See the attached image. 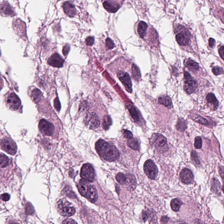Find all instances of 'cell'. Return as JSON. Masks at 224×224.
Segmentation results:
<instances>
[{"label":"cell","instance_id":"1","mask_svg":"<svg viewBox=\"0 0 224 224\" xmlns=\"http://www.w3.org/2000/svg\"><path fill=\"white\" fill-rule=\"evenodd\" d=\"M99 155L107 161L112 162L119 158L120 152L116 147L102 139L98 141L95 145Z\"/></svg>","mask_w":224,"mask_h":224},{"label":"cell","instance_id":"2","mask_svg":"<svg viewBox=\"0 0 224 224\" xmlns=\"http://www.w3.org/2000/svg\"><path fill=\"white\" fill-rule=\"evenodd\" d=\"M57 210L60 215L64 217H71L76 212L75 209L73 204L65 198L57 202Z\"/></svg>","mask_w":224,"mask_h":224},{"label":"cell","instance_id":"3","mask_svg":"<svg viewBox=\"0 0 224 224\" xmlns=\"http://www.w3.org/2000/svg\"><path fill=\"white\" fill-rule=\"evenodd\" d=\"M176 40L177 43L181 46H186L189 43L191 34L183 26L179 25L175 30Z\"/></svg>","mask_w":224,"mask_h":224},{"label":"cell","instance_id":"4","mask_svg":"<svg viewBox=\"0 0 224 224\" xmlns=\"http://www.w3.org/2000/svg\"><path fill=\"white\" fill-rule=\"evenodd\" d=\"M1 148L9 154H15L17 152V147L15 143L10 138L5 137L1 140Z\"/></svg>","mask_w":224,"mask_h":224},{"label":"cell","instance_id":"5","mask_svg":"<svg viewBox=\"0 0 224 224\" xmlns=\"http://www.w3.org/2000/svg\"><path fill=\"white\" fill-rule=\"evenodd\" d=\"M144 170L146 175L152 180L155 179L158 175V168L152 160H148L145 162L144 165Z\"/></svg>","mask_w":224,"mask_h":224},{"label":"cell","instance_id":"6","mask_svg":"<svg viewBox=\"0 0 224 224\" xmlns=\"http://www.w3.org/2000/svg\"><path fill=\"white\" fill-rule=\"evenodd\" d=\"M80 175L82 179L89 182H92L95 178V170L90 164L83 165L81 170Z\"/></svg>","mask_w":224,"mask_h":224},{"label":"cell","instance_id":"7","mask_svg":"<svg viewBox=\"0 0 224 224\" xmlns=\"http://www.w3.org/2000/svg\"><path fill=\"white\" fill-rule=\"evenodd\" d=\"M86 126L90 129H95L99 127L100 120L98 115L95 112L88 113L84 119Z\"/></svg>","mask_w":224,"mask_h":224},{"label":"cell","instance_id":"8","mask_svg":"<svg viewBox=\"0 0 224 224\" xmlns=\"http://www.w3.org/2000/svg\"><path fill=\"white\" fill-rule=\"evenodd\" d=\"M150 143L155 148H163L167 146V139L162 134L154 133L150 139Z\"/></svg>","mask_w":224,"mask_h":224},{"label":"cell","instance_id":"9","mask_svg":"<svg viewBox=\"0 0 224 224\" xmlns=\"http://www.w3.org/2000/svg\"><path fill=\"white\" fill-rule=\"evenodd\" d=\"M5 101L8 107L12 110H17L21 104L20 98L14 93H11L8 95L6 97Z\"/></svg>","mask_w":224,"mask_h":224},{"label":"cell","instance_id":"10","mask_svg":"<svg viewBox=\"0 0 224 224\" xmlns=\"http://www.w3.org/2000/svg\"><path fill=\"white\" fill-rule=\"evenodd\" d=\"M39 129L43 134L51 136L54 131V127L51 123L45 119L41 120L39 123Z\"/></svg>","mask_w":224,"mask_h":224},{"label":"cell","instance_id":"11","mask_svg":"<svg viewBox=\"0 0 224 224\" xmlns=\"http://www.w3.org/2000/svg\"><path fill=\"white\" fill-rule=\"evenodd\" d=\"M117 77L125 86L126 90L129 92H132V83L129 75L127 72L120 71L118 73Z\"/></svg>","mask_w":224,"mask_h":224},{"label":"cell","instance_id":"12","mask_svg":"<svg viewBox=\"0 0 224 224\" xmlns=\"http://www.w3.org/2000/svg\"><path fill=\"white\" fill-rule=\"evenodd\" d=\"M48 63L54 67L60 68L63 66L64 60L58 54H54L49 58Z\"/></svg>","mask_w":224,"mask_h":224},{"label":"cell","instance_id":"13","mask_svg":"<svg viewBox=\"0 0 224 224\" xmlns=\"http://www.w3.org/2000/svg\"><path fill=\"white\" fill-rule=\"evenodd\" d=\"M186 80V81L184 82L183 87L185 91L188 94L194 93L197 88V82L194 80L192 78Z\"/></svg>","mask_w":224,"mask_h":224},{"label":"cell","instance_id":"14","mask_svg":"<svg viewBox=\"0 0 224 224\" xmlns=\"http://www.w3.org/2000/svg\"><path fill=\"white\" fill-rule=\"evenodd\" d=\"M98 193L94 185H89L85 197L92 203L96 202L98 199Z\"/></svg>","mask_w":224,"mask_h":224},{"label":"cell","instance_id":"15","mask_svg":"<svg viewBox=\"0 0 224 224\" xmlns=\"http://www.w3.org/2000/svg\"><path fill=\"white\" fill-rule=\"evenodd\" d=\"M180 177L184 183L188 184L191 183L194 180V175L191 172L187 169H184L180 173Z\"/></svg>","mask_w":224,"mask_h":224},{"label":"cell","instance_id":"16","mask_svg":"<svg viewBox=\"0 0 224 224\" xmlns=\"http://www.w3.org/2000/svg\"><path fill=\"white\" fill-rule=\"evenodd\" d=\"M63 8L65 13L70 17H73L76 13L75 5L69 1L65 2L63 4Z\"/></svg>","mask_w":224,"mask_h":224},{"label":"cell","instance_id":"17","mask_svg":"<svg viewBox=\"0 0 224 224\" xmlns=\"http://www.w3.org/2000/svg\"><path fill=\"white\" fill-rule=\"evenodd\" d=\"M104 9L109 12L115 13L118 10L120 5L117 3L110 0L105 1L103 3Z\"/></svg>","mask_w":224,"mask_h":224},{"label":"cell","instance_id":"18","mask_svg":"<svg viewBox=\"0 0 224 224\" xmlns=\"http://www.w3.org/2000/svg\"><path fill=\"white\" fill-rule=\"evenodd\" d=\"M1 13L7 16H14V13L8 3H2L1 6Z\"/></svg>","mask_w":224,"mask_h":224},{"label":"cell","instance_id":"19","mask_svg":"<svg viewBox=\"0 0 224 224\" xmlns=\"http://www.w3.org/2000/svg\"><path fill=\"white\" fill-rule=\"evenodd\" d=\"M159 102L160 104H162L168 108L173 107L172 101L170 97L167 96H163L159 98Z\"/></svg>","mask_w":224,"mask_h":224},{"label":"cell","instance_id":"20","mask_svg":"<svg viewBox=\"0 0 224 224\" xmlns=\"http://www.w3.org/2000/svg\"><path fill=\"white\" fill-rule=\"evenodd\" d=\"M186 67H187L190 71H193V72H196L199 69L198 64L191 59H189L186 61Z\"/></svg>","mask_w":224,"mask_h":224},{"label":"cell","instance_id":"21","mask_svg":"<svg viewBox=\"0 0 224 224\" xmlns=\"http://www.w3.org/2000/svg\"><path fill=\"white\" fill-rule=\"evenodd\" d=\"M220 189H221V184L219 181L216 178H213L212 183L211 190L214 193L220 194Z\"/></svg>","mask_w":224,"mask_h":224},{"label":"cell","instance_id":"22","mask_svg":"<svg viewBox=\"0 0 224 224\" xmlns=\"http://www.w3.org/2000/svg\"><path fill=\"white\" fill-rule=\"evenodd\" d=\"M148 28V25L145 22L141 21L139 23L138 32L141 38H143L145 35V32Z\"/></svg>","mask_w":224,"mask_h":224},{"label":"cell","instance_id":"23","mask_svg":"<svg viewBox=\"0 0 224 224\" xmlns=\"http://www.w3.org/2000/svg\"><path fill=\"white\" fill-rule=\"evenodd\" d=\"M130 115L134 120V122L138 123L139 121V118L138 115V112L136 110L135 107L132 106V105H128L127 107Z\"/></svg>","mask_w":224,"mask_h":224},{"label":"cell","instance_id":"24","mask_svg":"<svg viewBox=\"0 0 224 224\" xmlns=\"http://www.w3.org/2000/svg\"><path fill=\"white\" fill-rule=\"evenodd\" d=\"M42 96V92L37 88H36L32 91L31 98L33 101L36 103H38L41 100Z\"/></svg>","mask_w":224,"mask_h":224},{"label":"cell","instance_id":"25","mask_svg":"<svg viewBox=\"0 0 224 224\" xmlns=\"http://www.w3.org/2000/svg\"><path fill=\"white\" fill-rule=\"evenodd\" d=\"M182 204V202L180 199L175 198L172 200L170 204L171 207L174 211L177 212L180 210Z\"/></svg>","mask_w":224,"mask_h":224},{"label":"cell","instance_id":"26","mask_svg":"<svg viewBox=\"0 0 224 224\" xmlns=\"http://www.w3.org/2000/svg\"><path fill=\"white\" fill-rule=\"evenodd\" d=\"M127 144L130 148L134 150H138L139 149V144L138 140L135 138H131L128 141Z\"/></svg>","mask_w":224,"mask_h":224},{"label":"cell","instance_id":"27","mask_svg":"<svg viewBox=\"0 0 224 224\" xmlns=\"http://www.w3.org/2000/svg\"><path fill=\"white\" fill-rule=\"evenodd\" d=\"M112 121L111 117L108 115H105L102 119V127L104 129L107 130L109 129L112 124Z\"/></svg>","mask_w":224,"mask_h":224},{"label":"cell","instance_id":"28","mask_svg":"<svg viewBox=\"0 0 224 224\" xmlns=\"http://www.w3.org/2000/svg\"><path fill=\"white\" fill-rule=\"evenodd\" d=\"M132 75L134 79L136 81H139L141 78L140 71L138 67L136 65L133 64L132 66Z\"/></svg>","mask_w":224,"mask_h":224},{"label":"cell","instance_id":"29","mask_svg":"<svg viewBox=\"0 0 224 224\" xmlns=\"http://www.w3.org/2000/svg\"><path fill=\"white\" fill-rule=\"evenodd\" d=\"M191 117L194 121L201 123V124L206 125L208 123V120H207L204 118L203 117H201V116L197 115V114H192L191 116Z\"/></svg>","mask_w":224,"mask_h":224},{"label":"cell","instance_id":"30","mask_svg":"<svg viewBox=\"0 0 224 224\" xmlns=\"http://www.w3.org/2000/svg\"><path fill=\"white\" fill-rule=\"evenodd\" d=\"M187 128V125H186V122L185 120H184L183 119H180L178 122L177 123L176 125V128L179 131L183 132Z\"/></svg>","mask_w":224,"mask_h":224},{"label":"cell","instance_id":"31","mask_svg":"<svg viewBox=\"0 0 224 224\" xmlns=\"http://www.w3.org/2000/svg\"><path fill=\"white\" fill-rule=\"evenodd\" d=\"M206 99L207 102L212 103V104H214L216 107H217L218 102H217V100L215 95L212 93H210L207 94L206 97Z\"/></svg>","mask_w":224,"mask_h":224},{"label":"cell","instance_id":"32","mask_svg":"<svg viewBox=\"0 0 224 224\" xmlns=\"http://www.w3.org/2000/svg\"><path fill=\"white\" fill-rule=\"evenodd\" d=\"M116 178L118 182L120 183V184H124L127 183V176H126L123 173H120L117 175Z\"/></svg>","mask_w":224,"mask_h":224},{"label":"cell","instance_id":"33","mask_svg":"<svg viewBox=\"0 0 224 224\" xmlns=\"http://www.w3.org/2000/svg\"><path fill=\"white\" fill-rule=\"evenodd\" d=\"M127 181L126 184H127L128 185H129L131 186V188H134L136 185V181L134 176H133L129 174V175H127Z\"/></svg>","mask_w":224,"mask_h":224},{"label":"cell","instance_id":"34","mask_svg":"<svg viewBox=\"0 0 224 224\" xmlns=\"http://www.w3.org/2000/svg\"><path fill=\"white\" fill-rule=\"evenodd\" d=\"M9 159L5 154L3 153L1 154V168H4L6 167L9 165Z\"/></svg>","mask_w":224,"mask_h":224},{"label":"cell","instance_id":"35","mask_svg":"<svg viewBox=\"0 0 224 224\" xmlns=\"http://www.w3.org/2000/svg\"><path fill=\"white\" fill-rule=\"evenodd\" d=\"M194 147L196 149H200L202 147V139L201 137H196L195 138L194 141Z\"/></svg>","mask_w":224,"mask_h":224},{"label":"cell","instance_id":"36","mask_svg":"<svg viewBox=\"0 0 224 224\" xmlns=\"http://www.w3.org/2000/svg\"><path fill=\"white\" fill-rule=\"evenodd\" d=\"M191 157L192 160L194 162V163L196 164L199 165L200 164V160H199V158H198V156H197V154L195 152L193 151L191 152Z\"/></svg>","mask_w":224,"mask_h":224},{"label":"cell","instance_id":"37","mask_svg":"<svg viewBox=\"0 0 224 224\" xmlns=\"http://www.w3.org/2000/svg\"><path fill=\"white\" fill-rule=\"evenodd\" d=\"M212 72L214 75H222L224 73L223 70L221 67H215L212 69Z\"/></svg>","mask_w":224,"mask_h":224},{"label":"cell","instance_id":"38","mask_svg":"<svg viewBox=\"0 0 224 224\" xmlns=\"http://www.w3.org/2000/svg\"><path fill=\"white\" fill-rule=\"evenodd\" d=\"M122 133L124 138L129 139L133 138V134L132 132L130 130H122Z\"/></svg>","mask_w":224,"mask_h":224},{"label":"cell","instance_id":"39","mask_svg":"<svg viewBox=\"0 0 224 224\" xmlns=\"http://www.w3.org/2000/svg\"><path fill=\"white\" fill-rule=\"evenodd\" d=\"M106 43L107 46L109 49H112L114 46V44L113 41L109 38H107L106 40Z\"/></svg>","mask_w":224,"mask_h":224},{"label":"cell","instance_id":"40","mask_svg":"<svg viewBox=\"0 0 224 224\" xmlns=\"http://www.w3.org/2000/svg\"><path fill=\"white\" fill-rule=\"evenodd\" d=\"M54 105L55 108L57 110V111H59L61 109V105L58 97L56 98L54 101Z\"/></svg>","mask_w":224,"mask_h":224},{"label":"cell","instance_id":"41","mask_svg":"<svg viewBox=\"0 0 224 224\" xmlns=\"http://www.w3.org/2000/svg\"><path fill=\"white\" fill-rule=\"evenodd\" d=\"M70 50V46L69 44H66L64 47L63 49V53L64 54V55H67V54L69 53V51Z\"/></svg>","mask_w":224,"mask_h":224},{"label":"cell","instance_id":"42","mask_svg":"<svg viewBox=\"0 0 224 224\" xmlns=\"http://www.w3.org/2000/svg\"><path fill=\"white\" fill-rule=\"evenodd\" d=\"M86 42L87 45L92 46L94 44V38L92 36H89L86 39Z\"/></svg>","mask_w":224,"mask_h":224},{"label":"cell","instance_id":"43","mask_svg":"<svg viewBox=\"0 0 224 224\" xmlns=\"http://www.w3.org/2000/svg\"><path fill=\"white\" fill-rule=\"evenodd\" d=\"M1 198L3 201H4V202H7L9 200L10 198V195L9 194H4L1 195Z\"/></svg>","mask_w":224,"mask_h":224},{"label":"cell","instance_id":"44","mask_svg":"<svg viewBox=\"0 0 224 224\" xmlns=\"http://www.w3.org/2000/svg\"><path fill=\"white\" fill-rule=\"evenodd\" d=\"M218 52H219V55H220L221 58L224 60V46H221L219 48Z\"/></svg>","mask_w":224,"mask_h":224},{"label":"cell","instance_id":"45","mask_svg":"<svg viewBox=\"0 0 224 224\" xmlns=\"http://www.w3.org/2000/svg\"><path fill=\"white\" fill-rule=\"evenodd\" d=\"M63 223L64 224H75L77 223L74 220H73L72 219H67L64 220V222H63Z\"/></svg>","mask_w":224,"mask_h":224},{"label":"cell","instance_id":"46","mask_svg":"<svg viewBox=\"0 0 224 224\" xmlns=\"http://www.w3.org/2000/svg\"><path fill=\"white\" fill-rule=\"evenodd\" d=\"M149 212H147V211H144L142 213V219H143L144 222L146 221V220L148 219V217H149Z\"/></svg>","mask_w":224,"mask_h":224},{"label":"cell","instance_id":"47","mask_svg":"<svg viewBox=\"0 0 224 224\" xmlns=\"http://www.w3.org/2000/svg\"><path fill=\"white\" fill-rule=\"evenodd\" d=\"M219 173L220 174V176L222 177L223 179V181L224 183V168H222V167H220L219 168Z\"/></svg>","mask_w":224,"mask_h":224},{"label":"cell","instance_id":"48","mask_svg":"<svg viewBox=\"0 0 224 224\" xmlns=\"http://www.w3.org/2000/svg\"><path fill=\"white\" fill-rule=\"evenodd\" d=\"M215 44V39H213L212 38H210L209 39V45L210 47H213Z\"/></svg>","mask_w":224,"mask_h":224},{"label":"cell","instance_id":"49","mask_svg":"<svg viewBox=\"0 0 224 224\" xmlns=\"http://www.w3.org/2000/svg\"><path fill=\"white\" fill-rule=\"evenodd\" d=\"M169 220V218L167 217L163 216L162 217L161 221L162 223H168Z\"/></svg>","mask_w":224,"mask_h":224},{"label":"cell","instance_id":"50","mask_svg":"<svg viewBox=\"0 0 224 224\" xmlns=\"http://www.w3.org/2000/svg\"><path fill=\"white\" fill-rule=\"evenodd\" d=\"M222 21H223L224 22V12L223 13V16H222Z\"/></svg>","mask_w":224,"mask_h":224},{"label":"cell","instance_id":"51","mask_svg":"<svg viewBox=\"0 0 224 224\" xmlns=\"http://www.w3.org/2000/svg\"><path fill=\"white\" fill-rule=\"evenodd\" d=\"M222 191L223 192L224 194V185L223 186V187H222Z\"/></svg>","mask_w":224,"mask_h":224}]
</instances>
